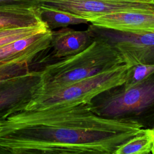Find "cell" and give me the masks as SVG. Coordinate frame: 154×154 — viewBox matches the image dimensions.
<instances>
[{
  "label": "cell",
  "mask_w": 154,
  "mask_h": 154,
  "mask_svg": "<svg viewBox=\"0 0 154 154\" xmlns=\"http://www.w3.org/2000/svg\"><path fill=\"white\" fill-rule=\"evenodd\" d=\"M25 27L20 28H0V38L16 33Z\"/></svg>",
  "instance_id": "obj_16"
},
{
  "label": "cell",
  "mask_w": 154,
  "mask_h": 154,
  "mask_svg": "<svg viewBox=\"0 0 154 154\" xmlns=\"http://www.w3.org/2000/svg\"><path fill=\"white\" fill-rule=\"evenodd\" d=\"M12 154H79L67 152H22Z\"/></svg>",
  "instance_id": "obj_17"
},
{
  "label": "cell",
  "mask_w": 154,
  "mask_h": 154,
  "mask_svg": "<svg viewBox=\"0 0 154 154\" xmlns=\"http://www.w3.org/2000/svg\"><path fill=\"white\" fill-rule=\"evenodd\" d=\"M30 64L25 63H0V83L29 70Z\"/></svg>",
  "instance_id": "obj_14"
},
{
  "label": "cell",
  "mask_w": 154,
  "mask_h": 154,
  "mask_svg": "<svg viewBox=\"0 0 154 154\" xmlns=\"http://www.w3.org/2000/svg\"><path fill=\"white\" fill-rule=\"evenodd\" d=\"M147 154H150V153H147Z\"/></svg>",
  "instance_id": "obj_20"
},
{
  "label": "cell",
  "mask_w": 154,
  "mask_h": 154,
  "mask_svg": "<svg viewBox=\"0 0 154 154\" xmlns=\"http://www.w3.org/2000/svg\"><path fill=\"white\" fill-rule=\"evenodd\" d=\"M154 73V64H135L129 66L125 80L122 84L125 87L141 82Z\"/></svg>",
  "instance_id": "obj_13"
},
{
  "label": "cell",
  "mask_w": 154,
  "mask_h": 154,
  "mask_svg": "<svg viewBox=\"0 0 154 154\" xmlns=\"http://www.w3.org/2000/svg\"><path fill=\"white\" fill-rule=\"evenodd\" d=\"M43 22L36 6H0V28L27 27Z\"/></svg>",
  "instance_id": "obj_10"
},
{
  "label": "cell",
  "mask_w": 154,
  "mask_h": 154,
  "mask_svg": "<svg viewBox=\"0 0 154 154\" xmlns=\"http://www.w3.org/2000/svg\"><path fill=\"white\" fill-rule=\"evenodd\" d=\"M129 66L125 64L106 72L79 81L48 95L34 96L21 107L27 109L73 102H88L102 92L123 84Z\"/></svg>",
  "instance_id": "obj_4"
},
{
  "label": "cell",
  "mask_w": 154,
  "mask_h": 154,
  "mask_svg": "<svg viewBox=\"0 0 154 154\" xmlns=\"http://www.w3.org/2000/svg\"><path fill=\"white\" fill-rule=\"evenodd\" d=\"M90 22L95 26L123 32H154V12H118L96 17Z\"/></svg>",
  "instance_id": "obj_8"
},
{
  "label": "cell",
  "mask_w": 154,
  "mask_h": 154,
  "mask_svg": "<svg viewBox=\"0 0 154 154\" xmlns=\"http://www.w3.org/2000/svg\"><path fill=\"white\" fill-rule=\"evenodd\" d=\"M94 38L87 29L77 31L69 28H63L52 31L49 49V57L55 59H63L75 55L86 49Z\"/></svg>",
  "instance_id": "obj_9"
},
{
  "label": "cell",
  "mask_w": 154,
  "mask_h": 154,
  "mask_svg": "<svg viewBox=\"0 0 154 154\" xmlns=\"http://www.w3.org/2000/svg\"><path fill=\"white\" fill-rule=\"evenodd\" d=\"M143 129L99 116L90 101L20 106L0 116V154H113Z\"/></svg>",
  "instance_id": "obj_1"
},
{
  "label": "cell",
  "mask_w": 154,
  "mask_h": 154,
  "mask_svg": "<svg viewBox=\"0 0 154 154\" xmlns=\"http://www.w3.org/2000/svg\"><path fill=\"white\" fill-rule=\"evenodd\" d=\"M125 64L117 50L106 42L94 38L79 53L58 60L41 70L40 86L34 96L50 94L72 84Z\"/></svg>",
  "instance_id": "obj_2"
},
{
  "label": "cell",
  "mask_w": 154,
  "mask_h": 154,
  "mask_svg": "<svg viewBox=\"0 0 154 154\" xmlns=\"http://www.w3.org/2000/svg\"><path fill=\"white\" fill-rule=\"evenodd\" d=\"M41 70H29L0 83V116L19 108L34 96L40 84Z\"/></svg>",
  "instance_id": "obj_7"
},
{
  "label": "cell",
  "mask_w": 154,
  "mask_h": 154,
  "mask_svg": "<svg viewBox=\"0 0 154 154\" xmlns=\"http://www.w3.org/2000/svg\"><path fill=\"white\" fill-rule=\"evenodd\" d=\"M38 4L63 10L80 16L88 22L108 14L123 11L154 12V4L120 2L100 0H37Z\"/></svg>",
  "instance_id": "obj_6"
},
{
  "label": "cell",
  "mask_w": 154,
  "mask_h": 154,
  "mask_svg": "<svg viewBox=\"0 0 154 154\" xmlns=\"http://www.w3.org/2000/svg\"><path fill=\"white\" fill-rule=\"evenodd\" d=\"M151 153H152V154H154V142H153V146H152Z\"/></svg>",
  "instance_id": "obj_19"
},
{
  "label": "cell",
  "mask_w": 154,
  "mask_h": 154,
  "mask_svg": "<svg viewBox=\"0 0 154 154\" xmlns=\"http://www.w3.org/2000/svg\"><path fill=\"white\" fill-rule=\"evenodd\" d=\"M154 130L145 129L120 147L113 154H147L152 152Z\"/></svg>",
  "instance_id": "obj_12"
},
{
  "label": "cell",
  "mask_w": 154,
  "mask_h": 154,
  "mask_svg": "<svg viewBox=\"0 0 154 154\" xmlns=\"http://www.w3.org/2000/svg\"><path fill=\"white\" fill-rule=\"evenodd\" d=\"M90 102L101 117L154 130V73L129 87H113Z\"/></svg>",
  "instance_id": "obj_3"
},
{
  "label": "cell",
  "mask_w": 154,
  "mask_h": 154,
  "mask_svg": "<svg viewBox=\"0 0 154 154\" xmlns=\"http://www.w3.org/2000/svg\"><path fill=\"white\" fill-rule=\"evenodd\" d=\"M88 29L94 38L100 39L117 50L125 64H154V32H127L91 24Z\"/></svg>",
  "instance_id": "obj_5"
},
{
  "label": "cell",
  "mask_w": 154,
  "mask_h": 154,
  "mask_svg": "<svg viewBox=\"0 0 154 154\" xmlns=\"http://www.w3.org/2000/svg\"><path fill=\"white\" fill-rule=\"evenodd\" d=\"M36 8L42 20L51 31L55 28L88 23V20L80 16L43 4H38Z\"/></svg>",
  "instance_id": "obj_11"
},
{
  "label": "cell",
  "mask_w": 154,
  "mask_h": 154,
  "mask_svg": "<svg viewBox=\"0 0 154 154\" xmlns=\"http://www.w3.org/2000/svg\"><path fill=\"white\" fill-rule=\"evenodd\" d=\"M100 1H111V2H143V3L154 4V0H100Z\"/></svg>",
  "instance_id": "obj_18"
},
{
  "label": "cell",
  "mask_w": 154,
  "mask_h": 154,
  "mask_svg": "<svg viewBox=\"0 0 154 154\" xmlns=\"http://www.w3.org/2000/svg\"><path fill=\"white\" fill-rule=\"evenodd\" d=\"M37 3V0H0V6L20 5L35 7Z\"/></svg>",
  "instance_id": "obj_15"
}]
</instances>
